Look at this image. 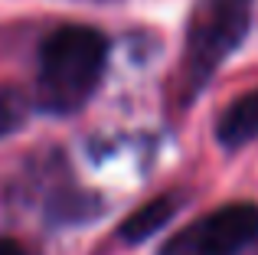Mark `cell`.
<instances>
[{
  "instance_id": "1",
  "label": "cell",
  "mask_w": 258,
  "mask_h": 255,
  "mask_svg": "<svg viewBox=\"0 0 258 255\" xmlns=\"http://www.w3.org/2000/svg\"><path fill=\"white\" fill-rule=\"evenodd\" d=\"M108 43L98 30L62 26L43 43L39 56V95L52 111H76L88 102L101 79Z\"/></svg>"
},
{
  "instance_id": "2",
  "label": "cell",
  "mask_w": 258,
  "mask_h": 255,
  "mask_svg": "<svg viewBox=\"0 0 258 255\" xmlns=\"http://www.w3.org/2000/svg\"><path fill=\"white\" fill-rule=\"evenodd\" d=\"M252 20V0H200L186 33V59L193 76L213 72L242 43Z\"/></svg>"
},
{
  "instance_id": "3",
  "label": "cell",
  "mask_w": 258,
  "mask_h": 255,
  "mask_svg": "<svg viewBox=\"0 0 258 255\" xmlns=\"http://www.w3.org/2000/svg\"><path fill=\"white\" fill-rule=\"evenodd\" d=\"M252 239H258V206L229 203L176 232L164 255H235Z\"/></svg>"
},
{
  "instance_id": "4",
  "label": "cell",
  "mask_w": 258,
  "mask_h": 255,
  "mask_svg": "<svg viewBox=\"0 0 258 255\" xmlns=\"http://www.w3.org/2000/svg\"><path fill=\"white\" fill-rule=\"evenodd\" d=\"M216 134H219V141L226 147H242V144L258 138V89L242 95V98H235L222 111Z\"/></svg>"
},
{
  "instance_id": "5",
  "label": "cell",
  "mask_w": 258,
  "mask_h": 255,
  "mask_svg": "<svg viewBox=\"0 0 258 255\" xmlns=\"http://www.w3.org/2000/svg\"><path fill=\"white\" fill-rule=\"evenodd\" d=\"M176 210V197H160V200H151L147 206H141L134 216H127L124 223H121V239L124 242H144L147 236H154V232H160V226L170 223Z\"/></svg>"
},
{
  "instance_id": "6",
  "label": "cell",
  "mask_w": 258,
  "mask_h": 255,
  "mask_svg": "<svg viewBox=\"0 0 258 255\" xmlns=\"http://www.w3.org/2000/svg\"><path fill=\"white\" fill-rule=\"evenodd\" d=\"M20 102H17V95H10V92H0V138L4 134H10L13 128L20 124Z\"/></svg>"
},
{
  "instance_id": "7",
  "label": "cell",
  "mask_w": 258,
  "mask_h": 255,
  "mask_svg": "<svg viewBox=\"0 0 258 255\" xmlns=\"http://www.w3.org/2000/svg\"><path fill=\"white\" fill-rule=\"evenodd\" d=\"M0 255H26L13 239H0Z\"/></svg>"
}]
</instances>
